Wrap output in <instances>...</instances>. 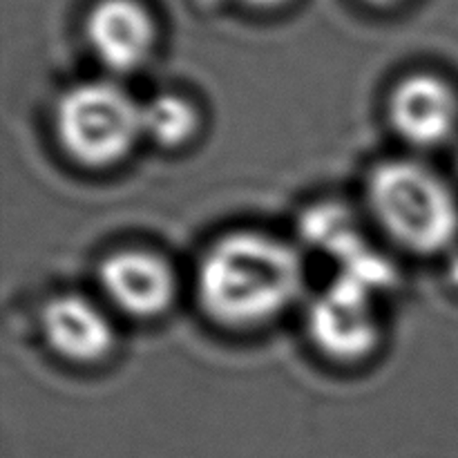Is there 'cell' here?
<instances>
[{
  "label": "cell",
  "instance_id": "cell-4",
  "mask_svg": "<svg viewBox=\"0 0 458 458\" xmlns=\"http://www.w3.org/2000/svg\"><path fill=\"white\" fill-rule=\"evenodd\" d=\"M374 291L353 277L343 276L313 300L309 309V334L329 358L356 362L369 356L380 338L371 307Z\"/></svg>",
  "mask_w": 458,
  "mask_h": 458
},
{
  "label": "cell",
  "instance_id": "cell-1",
  "mask_svg": "<svg viewBox=\"0 0 458 458\" xmlns=\"http://www.w3.org/2000/svg\"><path fill=\"white\" fill-rule=\"evenodd\" d=\"M300 255L264 233H233L206 250L197 276L199 302L219 325L246 329L284 311L302 289Z\"/></svg>",
  "mask_w": 458,
  "mask_h": 458
},
{
  "label": "cell",
  "instance_id": "cell-8",
  "mask_svg": "<svg viewBox=\"0 0 458 458\" xmlns=\"http://www.w3.org/2000/svg\"><path fill=\"white\" fill-rule=\"evenodd\" d=\"M88 40L107 70L125 74L150 58L155 25L134 0H103L88 18Z\"/></svg>",
  "mask_w": 458,
  "mask_h": 458
},
{
  "label": "cell",
  "instance_id": "cell-7",
  "mask_svg": "<svg viewBox=\"0 0 458 458\" xmlns=\"http://www.w3.org/2000/svg\"><path fill=\"white\" fill-rule=\"evenodd\" d=\"M43 335L52 352L79 365H92L114 349V327L106 313L83 295H58L40 313Z\"/></svg>",
  "mask_w": 458,
  "mask_h": 458
},
{
  "label": "cell",
  "instance_id": "cell-10",
  "mask_svg": "<svg viewBox=\"0 0 458 458\" xmlns=\"http://www.w3.org/2000/svg\"><path fill=\"white\" fill-rule=\"evenodd\" d=\"M302 233L311 244L343 259L344 267L367 253L347 210L335 208V206H320V208L311 210L307 219H302Z\"/></svg>",
  "mask_w": 458,
  "mask_h": 458
},
{
  "label": "cell",
  "instance_id": "cell-2",
  "mask_svg": "<svg viewBox=\"0 0 458 458\" xmlns=\"http://www.w3.org/2000/svg\"><path fill=\"white\" fill-rule=\"evenodd\" d=\"M367 199L380 226L405 249L438 253L458 235V201L432 170L410 159L376 165Z\"/></svg>",
  "mask_w": 458,
  "mask_h": 458
},
{
  "label": "cell",
  "instance_id": "cell-11",
  "mask_svg": "<svg viewBox=\"0 0 458 458\" xmlns=\"http://www.w3.org/2000/svg\"><path fill=\"white\" fill-rule=\"evenodd\" d=\"M237 3L250 4V7L267 9V7H277V4H282V3H284V0H237Z\"/></svg>",
  "mask_w": 458,
  "mask_h": 458
},
{
  "label": "cell",
  "instance_id": "cell-6",
  "mask_svg": "<svg viewBox=\"0 0 458 458\" xmlns=\"http://www.w3.org/2000/svg\"><path fill=\"white\" fill-rule=\"evenodd\" d=\"M389 119L410 146L437 148L454 134L458 97L438 76H407L389 97Z\"/></svg>",
  "mask_w": 458,
  "mask_h": 458
},
{
  "label": "cell",
  "instance_id": "cell-12",
  "mask_svg": "<svg viewBox=\"0 0 458 458\" xmlns=\"http://www.w3.org/2000/svg\"><path fill=\"white\" fill-rule=\"evenodd\" d=\"M369 3H374V4H394V3H398V0H369Z\"/></svg>",
  "mask_w": 458,
  "mask_h": 458
},
{
  "label": "cell",
  "instance_id": "cell-3",
  "mask_svg": "<svg viewBox=\"0 0 458 458\" xmlns=\"http://www.w3.org/2000/svg\"><path fill=\"white\" fill-rule=\"evenodd\" d=\"M56 137L63 150L89 168H107L130 155L141 137V106L112 83H81L56 106Z\"/></svg>",
  "mask_w": 458,
  "mask_h": 458
},
{
  "label": "cell",
  "instance_id": "cell-5",
  "mask_svg": "<svg viewBox=\"0 0 458 458\" xmlns=\"http://www.w3.org/2000/svg\"><path fill=\"white\" fill-rule=\"evenodd\" d=\"M98 282L110 302L132 318H155L177 295L174 271L164 258L128 249L107 255L98 267Z\"/></svg>",
  "mask_w": 458,
  "mask_h": 458
},
{
  "label": "cell",
  "instance_id": "cell-9",
  "mask_svg": "<svg viewBox=\"0 0 458 458\" xmlns=\"http://www.w3.org/2000/svg\"><path fill=\"white\" fill-rule=\"evenodd\" d=\"M199 125L195 106L177 94H159L141 106L143 137L161 148H179L191 141Z\"/></svg>",
  "mask_w": 458,
  "mask_h": 458
}]
</instances>
